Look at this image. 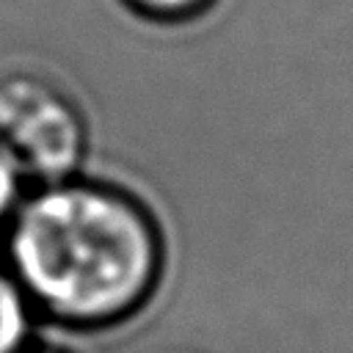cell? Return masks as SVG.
I'll use <instances>...</instances> for the list:
<instances>
[{
  "label": "cell",
  "instance_id": "6da1fadb",
  "mask_svg": "<svg viewBox=\"0 0 353 353\" xmlns=\"http://www.w3.org/2000/svg\"><path fill=\"white\" fill-rule=\"evenodd\" d=\"M0 259L39 323L102 334L138 317L168 265L163 226L130 188L74 174L30 185L0 237Z\"/></svg>",
  "mask_w": 353,
  "mask_h": 353
},
{
  "label": "cell",
  "instance_id": "7a4b0ae2",
  "mask_svg": "<svg viewBox=\"0 0 353 353\" xmlns=\"http://www.w3.org/2000/svg\"><path fill=\"white\" fill-rule=\"evenodd\" d=\"M0 146L28 185L83 174L91 154V121L83 102L41 69L0 72Z\"/></svg>",
  "mask_w": 353,
  "mask_h": 353
},
{
  "label": "cell",
  "instance_id": "3957f363",
  "mask_svg": "<svg viewBox=\"0 0 353 353\" xmlns=\"http://www.w3.org/2000/svg\"><path fill=\"white\" fill-rule=\"evenodd\" d=\"M36 328L39 320L30 303L25 301L11 270L0 259V353H22L39 339Z\"/></svg>",
  "mask_w": 353,
  "mask_h": 353
},
{
  "label": "cell",
  "instance_id": "277c9868",
  "mask_svg": "<svg viewBox=\"0 0 353 353\" xmlns=\"http://www.w3.org/2000/svg\"><path fill=\"white\" fill-rule=\"evenodd\" d=\"M130 14L152 25H188L210 14L218 0H119Z\"/></svg>",
  "mask_w": 353,
  "mask_h": 353
},
{
  "label": "cell",
  "instance_id": "5b68a950",
  "mask_svg": "<svg viewBox=\"0 0 353 353\" xmlns=\"http://www.w3.org/2000/svg\"><path fill=\"white\" fill-rule=\"evenodd\" d=\"M28 179L22 176L19 165L11 160V154L0 146V237L11 221V215L17 212L25 190H28Z\"/></svg>",
  "mask_w": 353,
  "mask_h": 353
},
{
  "label": "cell",
  "instance_id": "8992f818",
  "mask_svg": "<svg viewBox=\"0 0 353 353\" xmlns=\"http://www.w3.org/2000/svg\"><path fill=\"white\" fill-rule=\"evenodd\" d=\"M22 353H72V350H66V347H58V345H44V342H33V345H28Z\"/></svg>",
  "mask_w": 353,
  "mask_h": 353
}]
</instances>
